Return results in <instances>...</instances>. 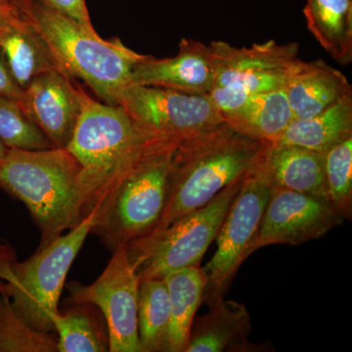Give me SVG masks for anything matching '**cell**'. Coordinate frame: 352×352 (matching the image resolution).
Returning <instances> with one entry per match:
<instances>
[{"label":"cell","mask_w":352,"mask_h":352,"mask_svg":"<svg viewBox=\"0 0 352 352\" xmlns=\"http://www.w3.org/2000/svg\"><path fill=\"white\" fill-rule=\"evenodd\" d=\"M267 143L243 135L226 122L182 139L173 156L168 203L150 233L204 207L243 178Z\"/></svg>","instance_id":"obj_1"},{"label":"cell","mask_w":352,"mask_h":352,"mask_svg":"<svg viewBox=\"0 0 352 352\" xmlns=\"http://www.w3.org/2000/svg\"><path fill=\"white\" fill-rule=\"evenodd\" d=\"M82 168L67 148H9L0 163V187L22 201L41 231L38 249L87 217Z\"/></svg>","instance_id":"obj_2"},{"label":"cell","mask_w":352,"mask_h":352,"mask_svg":"<svg viewBox=\"0 0 352 352\" xmlns=\"http://www.w3.org/2000/svg\"><path fill=\"white\" fill-rule=\"evenodd\" d=\"M139 124L122 106L83 94L82 110L67 149L82 168L87 214L161 136Z\"/></svg>","instance_id":"obj_3"},{"label":"cell","mask_w":352,"mask_h":352,"mask_svg":"<svg viewBox=\"0 0 352 352\" xmlns=\"http://www.w3.org/2000/svg\"><path fill=\"white\" fill-rule=\"evenodd\" d=\"M16 4L64 73L82 80L102 102L117 105L118 94L131 83L132 69L145 55L120 39L104 41L96 32L36 0H17Z\"/></svg>","instance_id":"obj_4"},{"label":"cell","mask_w":352,"mask_h":352,"mask_svg":"<svg viewBox=\"0 0 352 352\" xmlns=\"http://www.w3.org/2000/svg\"><path fill=\"white\" fill-rule=\"evenodd\" d=\"M98 220V210L94 208L78 226L21 263L8 245L0 243V293L34 330L54 331L52 318L59 312L67 275Z\"/></svg>","instance_id":"obj_5"},{"label":"cell","mask_w":352,"mask_h":352,"mask_svg":"<svg viewBox=\"0 0 352 352\" xmlns=\"http://www.w3.org/2000/svg\"><path fill=\"white\" fill-rule=\"evenodd\" d=\"M180 140L170 135L157 139L94 208L99 220L92 232L111 251L147 235L161 219Z\"/></svg>","instance_id":"obj_6"},{"label":"cell","mask_w":352,"mask_h":352,"mask_svg":"<svg viewBox=\"0 0 352 352\" xmlns=\"http://www.w3.org/2000/svg\"><path fill=\"white\" fill-rule=\"evenodd\" d=\"M241 182L242 178L228 185L207 205L175 220L163 230L129 243L127 254L140 280L164 278L173 271L200 265L239 192Z\"/></svg>","instance_id":"obj_7"},{"label":"cell","mask_w":352,"mask_h":352,"mask_svg":"<svg viewBox=\"0 0 352 352\" xmlns=\"http://www.w3.org/2000/svg\"><path fill=\"white\" fill-rule=\"evenodd\" d=\"M264 151L243 176L239 192L215 237L217 252L203 268L207 275L203 302L208 307L224 298L240 266L252 254V243L271 195L270 177L263 164Z\"/></svg>","instance_id":"obj_8"},{"label":"cell","mask_w":352,"mask_h":352,"mask_svg":"<svg viewBox=\"0 0 352 352\" xmlns=\"http://www.w3.org/2000/svg\"><path fill=\"white\" fill-rule=\"evenodd\" d=\"M217 72L210 96L221 117L242 105L248 98L263 92L284 89L298 60V43L275 41L235 47L212 41Z\"/></svg>","instance_id":"obj_9"},{"label":"cell","mask_w":352,"mask_h":352,"mask_svg":"<svg viewBox=\"0 0 352 352\" xmlns=\"http://www.w3.org/2000/svg\"><path fill=\"white\" fill-rule=\"evenodd\" d=\"M105 270L94 283L68 285L69 302L95 305L107 322L108 349L112 352H143L138 333L140 278L127 254L126 245L112 252Z\"/></svg>","instance_id":"obj_10"},{"label":"cell","mask_w":352,"mask_h":352,"mask_svg":"<svg viewBox=\"0 0 352 352\" xmlns=\"http://www.w3.org/2000/svg\"><path fill=\"white\" fill-rule=\"evenodd\" d=\"M117 105L146 129L186 138L223 124L208 94L129 83L117 95Z\"/></svg>","instance_id":"obj_11"},{"label":"cell","mask_w":352,"mask_h":352,"mask_svg":"<svg viewBox=\"0 0 352 352\" xmlns=\"http://www.w3.org/2000/svg\"><path fill=\"white\" fill-rule=\"evenodd\" d=\"M344 220L327 200L291 190L271 188L251 252L270 245H298L319 239Z\"/></svg>","instance_id":"obj_12"},{"label":"cell","mask_w":352,"mask_h":352,"mask_svg":"<svg viewBox=\"0 0 352 352\" xmlns=\"http://www.w3.org/2000/svg\"><path fill=\"white\" fill-rule=\"evenodd\" d=\"M85 90L60 71L38 76L23 90L19 102L31 120L55 148H66L82 110Z\"/></svg>","instance_id":"obj_13"},{"label":"cell","mask_w":352,"mask_h":352,"mask_svg":"<svg viewBox=\"0 0 352 352\" xmlns=\"http://www.w3.org/2000/svg\"><path fill=\"white\" fill-rule=\"evenodd\" d=\"M217 57L212 43L183 38L175 56L157 59L145 55L132 69L131 83L208 94L217 76Z\"/></svg>","instance_id":"obj_14"},{"label":"cell","mask_w":352,"mask_h":352,"mask_svg":"<svg viewBox=\"0 0 352 352\" xmlns=\"http://www.w3.org/2000/svg\"><path fill=\"white\" fill-rule=\"evenodd\" d=\"M284 89L294 119L312 117L352 94L346 76L323 60L305 62L298 59Z\"/></svg>","instance_id":"obj_15"},{"label":"cell","mask_w":352,"mask_h":352,"mask_svg":"<svg viewBox=\"0 0 352 352\" xmlns=\"http://www.w3.org/2000/svg\"><path fill=\"white\" fill-rule=\"evenodd\" d=\"M263 164L271 188L291 190L328 201L325 154L298 146L268 142Z\"/></svg>","instance_id":"obj_16"},{"label":"cell","mask_w":352,"mask_h":352,"mask_svg":"<svg viewBox=\"0 0 352 352\" xmlns=\"http://www.w3.org/2000/svg\"><path fill=\"white\" fill-rule=\"evenodd\" d=\"M251 328L244 303L222 298L193 322L185 352L248 351Z\"/></svg>","instance_id":"obj_17"},{"label":"cell","mask_w":352,"mask_h":352,"mask_svg":"<svg viewBox=\"0 0 352 352\" xmlns=\"http://www.w3.org/2000/svg\"><path fill=\"white\" fill-rule=\"evenodd\" d=\"M0 56L22 90L43 74L64 73L43 38L25 18L19 24L0 32Z\"/></svg>","instance_id":"obj_18"},{"label":"cell","mask_w":352,"mask_h":352,"mask_svg":"<svg viewBox=\"0 0 352 352\" xmlns=\"http://www.w3.org/2000/svg\"><path fill=\"white\" fill-rule=\"evenodd\" d=\"M224 122L248 138L276 142L294 120L285 89L252 95L232 112L223 113Z\"/></svg>","instance_id":"obj_19"},{"label":"cell","mask_w":352,"mask_h":352,"mask_svg":"<svg viewBox=\"0 0 352 352\" xmlns=\"http://www.w3.org/2000/svg\"><path fill=\"white\" fill-rule=\"evenodd\" d=\"M352 138V94L346 95L323 112L294 119L276 142L325 154Z\"/></svg>","instance_id":"obj_20"},{"label":"cell","mask_w":352,"mask_h":352,"mask_svg":"<svg viewBox=\"0 0 352 352\" xmlns=\"http://www.w3.org/2000/svg\"><path fill=\"white\" fill-rule=\"evenodd\" d=\"M170 298L168 352H185L197 310L203 302L207 275L200 265L189 266L164 277Z\"/></svg>","instance_id":"obj_21"},{"label":"cell","mask_w":352,"mask_h":352,"mask_svg":"<svg viewBox=\"0 0 352 352\" xmlns=\"http://www.w3.org/2000/svg\"><path fill=\"white\" fill-rule=\"evenodd\" d=\"M307 29L342 66L352 62V0H307Z\"/></svg>","instance_id":"obj_22"},{"label":"cell","mask_w":352,"mask_h":352,"mask_svg":"<svg viewBox=\"0 0 352 352\" xmlns=\"http://www.w3.org/2000/svg\"><path fill=\"white\" fill-rule=\"evenodd\" d=\"M138 333L143 352H168L170 298L164 278L140 280Z\"/></svg>","instance_id":"obj_23"},{"label":"cell","mask_w":352,"mask_h":352,"mask_svg":"<svg viewBox=\"0 0 352 352\" xmlns=\"http://www.w3.org/2000/svg\"><path fill=\"white\" fill-rule=\"evenodd\" d=\"M0 352H58L52 333L34 330L0 293Z\"/></svg>","instance_id":"obj_24"},{"label":"cell","mask_w":352,"mask_h":352,"mask_svg":"<svg viewBox=\"0 0 352 352\" xmlns=\"http://www.w3.org/2000/svg\"><path fill=\"white\" fill-rule=\"evenodd\" d=\"M52 324L58 333V352L108 351L94 317L87 310L58 312L53 316Z\"/></svg>","instance_id":"obj_25"},{"label":"cell","mask_w":352,"mask_h":352,"mask_svg":"<svg viewBox=\"0 0 352 352\" xmlns=\"http://www.w3.org/2000/svg\"><path fill=\"white\" fill-rule=\"evenodd\" d=\"M328 201L344 219L352 212V138L325 153Z\"/></svg>","instance_id":"obj_26"},{"label":"cell","mask_w":352,"mask_h":352,"mask_svg":"<svg viewBox=\"0 0 352 352\" xmlns=\"http://www.w3.org/2000/svg\"><path fill=\"white\" fill-rule=\"evenodd\" d=\"M0 138L9 148L41 150L55 148L28 119L19 102L0 96Z\"/></svg>","instance_id":"obj_27"},{"label":"cell","mask_w":352,"mask_h":352,"mask_svg":"<svg viewBox=\"0 0 352 352\" xmlns=\"http://www.w3.org/2000/svg\"><path fill=\"white\" fill-rule=\"evenodd\" d=\"M36 1L41 2L44 6L50 7L53 10L75 21L85 29L96 32L90 20L85 0H36Z\"/></svg>","instance_id":"obj_28"},{"label":"cell","mask_w":352,"mask_h":352,"mask_svg":"<svg viewBox=\"0 0 352 352\" xmlns=\"http://www.w3.org/2000/svg\"><path fill=\"white\" fill-rule=\"evenodd\" d=\"M24 19V15L15 2L0 0V32L19 24Z\"/></svg>","instance_id":"obj_29"},{"label":"cell","mask_w":352,"mask_h":352,"mask_svg":"<svg viewBox=\"0 0 352 352\" xmlns=\"http://www.w3.org/2000/svg\"><path fill=\"white\" fill-rule=\"evenodd\" d=\"M0 96L18 102L21 101L23 96V90L11 78L1 56H0Z\"/></svg>","instance_id":"obj_30"},{"label":"cell","mask_w":352,"mask_h":352,"mask_svg":"<svg viewBox=\"0 0 352 352\" xmlns=\"http://www.w3.org/2000/svg\"><path fill=\"white\" fill-rule=\"evenodd\" d=\"M9 147L4 143V141L0 138V163H1L3 157H6L7 151H8Z\"/></svg>","instance_id":"obj_31"},{"label":"cell","mask_w":352,"mask_h":352,"mask_svg":"<svg viewBox=\"0 0 352 352\" xmlns=\"http://www.w3.org/2000/svg\"><path fill=\"white\" fill-rule=\"evenodd\" d=\"M10 1H14V2H15V0H10ZM15 3H16V2H15Z\"/></svg>","instance_id":"obj_32"},{"label":"cell","mask_w":352,"mask_h":352,"mask_svg":"<svg viewBox=\"0 0 352 352\" xmlns=\"http://www.w3.org/2000/svg\"><path fill=\"white\" fill-rule=\"evenodd\" d=\"M17 1V0H15V2Z\"/></svg>","instance_id":"obj_33"}]
</instances>
